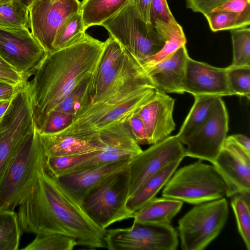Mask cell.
<instances>
[{
  "instance_id": "cell-1",
  "label": "cell",
  "mask_w": 250,
  "mask_h": 250,
  "mask_svg": "<svg viewBox=\"0 0 250 250\" xmlns=\"http://www.w3.org/2000/svg\"><path fill=\"white\" fill-rule=\"evenodd\" d=\"M18 206L19 222L25 232L58 233L74 238L78 246L106 248V229L87 216L49 169L46 159L39 169L33 186Z\"/></svg>"
},
{
  "instance_id": "cell-2",
  "label": "cell",
  "mask_w": 250,
  "mask_h": 250,
  "mask_svg": "<svg viewBox=\"0 0 250 250\" xmlns=\"http://www.w3.org/2000/svg\"><path fill=\"white\" fill-rule=\"evenodd\" d=\"M105 43L86 33L74 43L47 53L32 78L24 81L39 131L49 113L93 75Z\"/></svg>"
},
{
  "instance_id": "cell-3",
  "label": "cell",
  "mask_w": 250,
  "mask_h": 250,
  "mask_svg": "<svg viewBox=\"0 0 250 250\" xmlns=\"http://www.w3.org/2000/svg\"><path fill=\"white\" fill-rule=\"evenodd\" d=\"M128 165L94 187L81 203L87 216L103 229L133 218L135 212L127 206L130 183Z\"/></svg>"
},
{
  "instance_id": "cell-4",
  "label": "cell",
  "mask_w": 250,
  "mask_h": 250,
  "mask_svg": "<svg viewBox=\"0 0 250 250\" xmlns=\"http://www.w3.org/2000/svg\"><path fill=\"white\" fill-rule=\"evenodd\" d=\"M46 157L40 133L34 132L19 148L0 185V209L14 210L28 193Z\"/></svg>"
},
{
  "instance_id": "cell-5",
  "label": "cell",
  "mask_w": 250,
  "mask_h": 250,
  "mask_svg": "<svg viewBox=\"0 0 250 250\" xmlns=\"http://www.w3.org/2000/svg\"><path fill=\"white\" fill-rule=\"evenodd\" d=\"M164 187L163 197L192 205L222 198L227 192L215 167L199 159L176 170Z\"/></svg>"
},
{
  "instance_id": "cell-6",
  "label": "cell",
  "mask_w": 250,
  "mask_h": 250,
  "mask_svg": "<svg viewBox=\"0 0 250 250\" xmlns=\"http://www.w3.org/2000/svg\"><path fill=\"white\" fill-rule=\"evenodd\" d=\"M101 26L141 65L159 52L165 43L154 25L140 19L128 2Z\"/></svg>"
},
{
  "instance_id": "cell-7",
  "label": "cell",
  "mask_w": 250,
  "mask_h": 250,
  "mask_svg": "<svg viewBox=\"0 0 250 250\" xmlns=\"http://www.w3.org/2000/svg\"><path fill=\"white\" fill-rule=\"evenodd\" d=\"M156 90L154 87H147L118 102L88 104L59 133L91 138L103 128L127 120L152 98Z\"/></svg>"
},
{
  "instance_id": "cell-8",
  "label": "cell",
  "mask_w": 250,
  "mask_h": 250,
  "mask_svg": "<svg viewBox=\"0 0 250 250\" xmlns=\"http://www.w3.org/2000/svg\"><path fill=\"white\" fill-rule=\"evenodd\" d=\"M229 214L223 197L196 205L178 221V235L183 250H203L220 233Z\"/></svg>"
},
{
  "instance_id": "cell-9",
  "label": "cell",
  "mask_w": 250,
  "mask_h": 250,
  "mask_svg": "<svg viewBox=\"0 0 250 250\" xmlns=\"http://www.w3.org/2000/svg\"><path fill=\"white\" fill-rule=\"evenodd\" d=\"M147 87L156 88L141 64L125 49L92 93L87 105L118 102Z\"/></svg>"
},
{
  "instance_id": "cell-10",
  "label": "cell",
  "mask_w": 250,
  "mask_h": 250,
  "mask_svg": "<svg viewBox=\"0 0 250 250\" xmlns=\"http://www.w3.org/2000/svg\"><path fill=\"white\" fill-rule=\"evenodd\" d=\"M3 118L5 128L0 136V185L16 153L35 128L25 84L19 87L12 98Z\"/></svg>"
},
{
  "instance_id": "cell-11",
  "label": "cell",
  "mask_w": 250,
  "mask_h": 250,
  "mask_svg": "<svg viewBox=\"0 0 250 250\" xmlns=\"http://www.w3.org/2000/svg\"><path fill=\"white\" fill-rule=\"evenodd\" d=\"M104 240L109 250H176L179 245L177 231L170 224L135 221L128 228L106 230Z\"/></svg>"
},
{
  "instance_id": "cell-12",
  "label": "cell",
  "mask_w": 250,
  "mask_h": 250,
  "mask_svg": "<svg viewBox=\"0 0 250 250\" xmlns=\"http://www.w3.org/2000/svg\"><path fill=\"white\" fill-rule=\"evenodd\" d=\"M47 54L27 26L0 28V57L28 80Z\"/></svg>"
},
{
  "instance_id": "cell-13",
  "label": "cell",
  "mask_w": 250,
  "mask_h": 250,
  "mask_svg": "<svg viewBox=\"0 0 250 250\" xmlns=\"http://www.w3.org/2000/svg\"><path fill=\"white\" fill-rule=\"evenodd\" d=\"M229 130V115L221 97H217L206 121L182 140L186 156L212 163L224 144Z\"/></svg>"
},
{
  "instance_id": "cell-14",
  "label": "cell",
  "mask_w": 250,
  "mask_h": 250,
  "mask_svg": "<svg viewBox=\"0 0 250 250\" xmlns=\"http://www.w3.org/2000/svg\"><path fill=\"white\" fill-rule=\"evenodd\" d=\"M80 8L79 0H36L28 8V27L47 53L51 52L59 29Z\"/></svg>"
},
{
  "instance_id": "cell-15",
  "label": "cell",
  "mask_w": 250,
  "mask_h": 250,
  "mask_svg": "<svg viewBox=\"0 0 250 250\" xmlns=\"http://www.w3.org/2000/svg\"><path fill=\"white\" fill-rule=\"evenodd\" d=\"M98 132L100 149L93 152L87 160L68 173L119 161L132 159L143 150L132 134L127 120L118 121L103 128Z\"/></svg>"
},
{
  "instance_id": "cell-16",
  "label": "cell",
  "mask_w": 250,
  "mask_h": 250,
  "mask_svg": "<svg viewBox=\"0 0 250 250\" xmlns=\"http://www.w3.org/2000/svg\"><path fill=\"white\" fill-rule=\"evenodd\" d=\"M186 156L185 147L176 135L151 145L130 161L129 197L149 178L171 162Z\"/></svg>"
},
{
  "instance_id": "cell-17",
  "label": "cell",
  "mask_w": 250,
  "mask_h": 250,
  "mask_svg": "<svg viewBox=\"0 0 250 250\" xmlns=\"http://www.w3.org/2000/svg\"><path fill=\"white\" fill-rule=\"evenodd\" d=\"M222 177L226 187V196L250 192V154L232 139L227 137L223 146L211 163Z\"/></svg>"
},
{
  "instance_id": "cell-18",
  "label": "cell",
  "mask_w": 250,
  "mask_h": 250,
  "mask_svg": "<svg viewBox=\"0 0 250 250\" xmlns=\"http://www.w3.org/2000/svg\"><path fill=\"white\" fill-rule=\"evenodd\" d=\"M227 67L219 68L188 57L184 89L194 97L212 95L231 96L227 77Z\"/></svg>"
},
{
  "instance_id": "cell-19",
  "label": "cell",
  "mask_w": 250,
  "mask_h": 250,
  "mask_svg": "<svg viewBox=\"0 0 250 250\" xmlns=\"http://www.w3.org/2000/svg\"><path fill=\"white\" fill-rule=\"evenodd\" d=\"M174 99L156 89L152 98L137 111L146 128L149 145L164 140L174 130Z\"/></svg>"
},
{
  "instance_id": "cell-20",
  "label": "cell",
  "mask_w": 250,
  "mask_h": 250,
  "mask_svg": "<svg viewBox=\"0 0 250 250\" xmlns=\"http://www.w3.org/2000/svg\"><path fill=\"white\" fill-rule=\"evenodd\" d=\"M189 57L186 45L158 63L146 68L156 89L183 94L186 63Z\"/></svg>"
},
{
  "instance_id": "cell-21",
  "label": "cell",
  "mask_w": 250,
  "mask_h": 250,
  "mask_svg": "<svg viewBox=\"0 0 250 250\" xmlns=\"http://www.w3.org/2000/svg\"><path fill=\"white\" fill-rule=\"evenodd\" d=\"M131 159L102 165L58 177L63 187L80 204L94 187L114 173L125 168Z\"/></svg>"
},
{
  "instance_id": "cell-22",
  "label": "cell",
  "mask_w": 250,
  "mask_h": 250,
  "mask_svg": "<svg viewBox=\"0 0 250 250\" xmlns=\"http://www.w3.org/2000/svg\"><path fill=\"white\" fill-rule=\"evenodd\" d=\"M40 137L47 158L83 154L101 147L98 132L89 139L59 132L40 133Z\"/></svg>"
},
{
  "instance_id": "cell-23",
  "label": "cell",
  "mask_w": 250,
  "mask_h": 250,
  "mask_svg": "<svg viewBox=\"0 0 250 250\" xmlns=\"http://www.w3.org/2000/svg\"><path fill=\"white\" fill-rule=\"evenodd\" d=\"M183 204L182 201L173 198L154 197L135 212L133 221L147 224L169 225Z\"/></svg>"
},
{
  "instance_id": "cell-24",
  "label": "cell",
  "mask_w": 250,
  "mask_h": 250,
  "mask_svg": "<svg viewBox=\"0 0 250 250\" xmlns=\"http://www.w3.org/2000/svg\"><path fill=\"white\" fill-rule=\"evenodd\" d=\"M183 159L180 158L171 162L149 178L130 196L127 203L128 208L135 212L155 197L171 178Z\"/></svg>"
},
{
  "instance_id": "cell-25",
  "label": "cell",
  "mask_w": 250,
  "mask_h": 250,
  "mask_svg": "<svg viewBox=\"0 0 250 250\" xmlns=\"http://www.w3.org/2000/svg\"><path fill=\"white\" fill-rule=\"evenodd\" d=\"M152 24L165 43L159 52L142 64L145 70L171 55L187 43L183 28L176 21L167 23L156 21Z\"/></svg>"
},
{
  "instance_id": "cell-26",
  "label": "cell",
  "mask_w": 250,
  "mask_h": 250,
  "mask_svg": "<svg viewBox=\"0 0 250 250\" xmlns=\"http://www.w3.org/2000/svg\"><path fill=\"white\" fill-rule=\"evenodd\" d=\"M128 0H83L80 12L86 29L101 25L120 10Z\"/></svg>"
},
{
  "instance_id": "cell-27",
  "label": "cell",
  "mask_w": 250,
  "mask_h": 250,
  "mask_svg": "<svg viewBox=\"0 0 250 250\" xmlns=\"http://www.w3.org/2000/svg\"><path fill=\"white\" fill-rule=\"evenodd\" d=\"M216 96H194V102L176 135L181 141L201 126L207 119L212 109Z\"/></svg>"
},
{
  "instance_id": "cell-28",
  "label": "cell",
  "mask_w": 250,
  "mask_h": 250,
  "mask_svg": "<svg viewBox=\"0 0 250 250\" xmlns=\"http://www.w3.org/2000/svg\"><path fill=\"white\" fill-rule=\"evenodd\" d=\"M21 234L17 213L0 209V250H18Z\"/></svg>"
},
{
  "instance_id": "cell-29",
  "label": "cell",
  "mask_w": 250,
  "mask_h": 250,
  "mask_svg": "<svg viewBox=\"0 0 250 250\" xmlns=\"http://www.w3.org/2000/svg\"><path fill=\"white\" fill-rule=\"evenodd\" d=\"M204 16L214 32L248 27L250 24V6L241 13L212 11Z\"/></svg>"
},
{
  "instance_id": "cell-30",
  "label": "cell",
  "mask_w": 250,
  "mask_h": 250,
  "mask_svg": "<svg viewBox=\"0 0 250 250\" xmlns=\"http://www.w3.org/2000/svg\"><path fill=\"white\" fill-rule=\"evenodd\" d=\"M105 42L99 64L90 79V96L103 77L112 68L125 52L121 44L110 36Z\"/></svg>"
},
{
  "instance_id": "cell-31",
  "label": "cell",
  "mask_w": 250,
  "mask_h": 250,
  "mask_svg": "<svg viewBox=\"0 0 250 250\" xmlns=\"http://www.w3.org/2000/svg\"><path fill=\"white\" fill-rule=\"evenodd\" d=\"M81 12L67 19L59 29L52 43L53 51L71 45L82 39L86 34Z\"/></svg>"
},
{
  "instance_id": "cell-32",
  "label": "cell",
  "mask_w": 250,
  "mask_h": 250,
  "mask_svg": "<svg viewBox=\"0 0 250 250\" xmlns=\"http://www.w3.org/2000/svg\"><path fill=\"white\" fill-rule=\"evenodd\" d=\"M78 246L76 240L58 233L37 234L35 239L22 250H72Z\"/></svg>"
},
{
  "instance_id": "cell-33",
  "label": "cell",
  "mask_w": 250,
  "mask_h": 250,
  "mask_svg": "<svg viewBox=\"0 0 250 250\" xmlns=\"http://www.w3.org/2000/svg\"><path fill=\"white\" fill-rule=\"evenodd\" d=\"M231 206L234 212L238 232L248 250H250V195L233 196Z\"/></svg>"
},
{
  "instance_id": "cell-34",
  "label": "cell",
  "mask_w": 250,
  "mask_h": 250,
  "mask_svg": "<svg viewBox=\"0 0 250 250\" xmlns=\"http://www.w3.org/2000/svg\"><path fill=\"white\" fill-rule=\"evenodd\" d=\"M28 27V8L18 0L0 2V28Z\"/></svg>"
},
{
  "instance_id": "cell-35",
  "label": "cell",
  "mask_w": 250,
  "mask_h": 250,
  "mask_svg": "<svg viewBox=\"0 0 250 250\" xmlns=\"http://www.w3.org/2000/svg\"><path fill=\"white\" fill-rule=\"evenodd\" d=\"M91 78L83 82L65 97L54 110L77 115L89 103Z\"/></svg>"
},
{
  "instance_id": "cell-36",
  "label": "cell",
  "mask_w": 250,
  "mask_h": 250,
  "mask_svg": "<svg viewBox=\"0 0 250 250\" xmlns=\"http://www.w3.org/2000/svg\"><path fill=\"white\" fill-rule=\"evenodd\" d=\"M233 49L231 66H250L249 26L230 30Z\"/></svg>"
},
{
  "instance_id": "cell-37",
  "label": "cell",
  "mask_w": 250,
  "mask_h": 250,
  "mask_svg": "<svg viewBox=\"0 0 250 250\" xmlns=\"http://www.w3.org/2000/svg\"><path fill=\"white\" fill-rule=\"evenodd\" d=\"M228 87L232 95L250 99V66L227 67Z\"/></svg>"
},
{
  "instance_id": "cell-38",
  "label": "cell",
  "mask_w": 250,
  "mask_h": 250,
  "mask_svg": "<svg viewBox=\"0 0 250 250\" xmlns=\"http://www.w3.org/2000/svg\"><path fill=\"white\" fill-rule=\"evenodd\" d=\"M74 116L53 110L48 114L41 130V134L59 132L67 127L73 121Z\"/></svg>"
},
{
  "instance_id": "cell-39",
  "label": "cell",
  "mask_w": 250,
  "mask_h": 250,
  "mask_svg": "<svg viewBox=\"0 0 250 250\" xmlns=\"http://www.w3.org/2000/svg\"><path fill=\"white\" fill-rule=\"evenodd\" d=\"M150 22L159 21L169 23L176 21L169 9L167 0H152L150 13Z\"/></svg>"
},
{
  "instance_id": "cell-40",
  "label": "cell",
  "mask_w": 250,
  "mask_h": 250,
  "mask_svg": "<svg viewBox=\"0 0 250 250\" xmlns=\"http://www.w3.org/2000/svg\"><path fill=\"white\" fill-rule=\"evenodd\" d=\"M132 134L139 145H149V139L145 125L137 112L127 120Z\"/></svg>"
},
{
  "instance_id": "cell-41",
  "label": "cell",
  "mask_w": 250,
  "mask_h": 250,
  "mask_svg": "<svg viewBox=\"0 0 250 250\" xmlns=\"http://www.w3.org/2000/svg\"><path fill=\"white\" fill-rule=\"evenodd\" d=\"M229 0H186L187 7L204 16Z\"/></svg>"
},
{
  "instance_id": "cell-42",
  "label": "cell",
  "mask_w": 250,
  "mask_h": 250,
  "mask_svg": "<svg viewBox=\"0 0 250 250\" xmlns=\"http://www.w3.org/2000/svg\"><path fill=\"white\" fill-rule=\"evenodd\" d=\"M152 0H128L137 16L147 24H150V7Z\"/></svg>"
},
{
  "instance_id": "cell-43",
  "label": "cell",
  "mask_w": 250,
  "mask_h": 250,
  "mask_svg": "<svg viewBox=\"0 0 250 250\" xmlns=\"http://www.w3.org/2000/svg\"><path fill=\"white\" fill-rule=\"evenodd\" d=\"M249 6H250V0H229L212 11L241 13Z\"/></svg>"
},
{
  "instance_id": "cell-44",
  "label": "cell",
  "mask_w": 250,
  "mask_h": 250,
  "mask_svg": "<svg viewBox=\"0 0 250 250\" xmlns=\"http://www.w3.org/2000/svg\"><path fill=\"white\" fill-rule=\"evenodd\" d=\"M22 83L15 86L9 83H0V101H10Z\"/></svg>"
},
{
  "instance_id": "cell-45",
  "label": "cell",
  "mask_w": 250,
  "mask_h": 250,
  "mask_svg": "<svg viewBox=\"0 0 250 250\" xmlns=\"http://www.w3.org/2000/svg\"><path fill=\"white\" fill-rule=\"evenodd\" d=\"M23 82L22 77L18 72L8 73L0 71V83L17 86L21 84Z\"/></svg>"
},
{
  "instance_id": "cell-46",
  "label": "cell",
  "mask_w": 250,
  "mask_h": 250,
  "mask_svg": "<svg viewBox=\"0 0 250 250\" xmlns=\"http://www.w3.org/2000/svg\"><path fill=\"white\" fill-rule=\"evenodd\" d=\"M234 141L247 153L250 154V138L243 134H237L231 135Z\"/></svg>"
},
{
  "instance_id": "cell-47",
  "label": "cell",
  "mask_w": 250,
  "mask_h": 250,
  "mask_svg": "<svg viewBox=\"0 0 250 250\" xmlns=\"http://www.w3.org/2000/svg\"><path fill=\"white\" fill-rule=\"evenodd\" d=\"M0 71L8 73L17 72L11 66H10L9 64L6 63L0 57Z\"/></svg>"
},
{
  "instance_id": "cell-48",
  "label": "cell",
  "mask_w": 250,
  "mask_h": 250,
  "mask_svg": "<svg viewBox=\"0 0 250 250\" xmlns=\"http://www.w3.org/2000/svg\"><path fill=\"white\" fill-rule=\"evenodd\" d=\"M10 101H2L0 103V118L3 115L9 107Z\"/></svg>"
},
{
  "instance_id": "cell-49",
  "label": "cell",
  "mask_w": 250,
  "mask_h": 250,
  "mask_svg": "<svg viewBox=\"0 0 250 250\" xmlns=\"http://www.w3.org/2000/svg\"><path fill=\"white\" fill-rule=\"evenodd\" d=\"M24 6L28 8V7L34 2L36 0H18Z\"/></svg>"
},
{
  "instance_id": "cell-50",
  "label": "cell",
  "mask_w": 250,
  "mask_h": 250,
  "mask_svg": "<svg viewBox=\"0 0 250 250\" xmlns=\"http://www.w3.org/2000/svg\"><path fill=\"white\" fill-rule=\"evenodd\" d=\"M5 128V123L3 116L0 118V136Z\"/></svg>"
},
{
  "instance_id": "cell-51",
  "label": "cell",
  "mask_w": 250,
  "mask_h": 250,
  "mask_svg": "<svg viewBox=\"0 0 250 250\" xmlns=\"http://www.w3.org/2000/svg\"><path fill=\"white\" fill-rule=\"evenodd\" d=\"M8 0H0V2H5V1H8Z\"/></svg>"
},
{
  "instance_id": "cell-52",
  "label": "cell",
  "mask_w": 250,
  "mask_h": 250,
  "mask_svg": "<svg viewBox=\"0 0 250 250\" xmlns=\"http://www.w3.org/2000/svg\"><path fill=\"white\" fill-rule=\"evenodd\" d=\"M1 101H0V103Z\"/></svg>"
}]
</instances>
